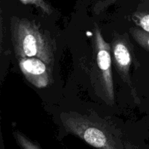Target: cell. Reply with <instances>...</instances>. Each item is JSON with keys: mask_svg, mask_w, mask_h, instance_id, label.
I'll list each match as a JSON object with an SVG mask.
<instances>
[{"mask_svg": "<svg viewBox=\"0 0 149 149\" xmlns=\"http://www.w3.org/2000/svg\"><path fill=\"white\" fill-rule=\"evenodd\" d=\"M11 39L17 58H38L53 67L54 41L36 22L13 17L10 22Z\"/></svg>", "mask_w": 149, "mask_h": 149, "instance_id": "6da1fadb", "label": "cell"}, {"mask_svg": "<svg viewBox=\"0 0 149 149\" xmlns=\"http://www.w3.org/2000/svg\"><path fill=\"white\" fill-rule=\"evenodd\" d=\"M61 121L65 131L97 149H127L122 134L108 124L77 112H62Z\"/></svg>", "mask_w": 149, "mask_h": 149, "instance_id": "7a4b0ae2", "label": "cell"}, {"mask_svg": "<svg viewBox=\"0 0 149 149\" xmlns=\"http://www.w3.org/2000/svg\"><path fill=\"white\" fill-rule=\"evenodd\" d=\"M94 53L97 66L99 86L109 103L114 102L113 75L111 69V46L104 39L97 25L94 28Z\"/></svg>", "mask_w": 149, "mask_h": 149, "instance_id": "3957f363", "label": "cell"}, {"mask_svg": "<svg viewBox=\"0 0 149 149\" xmlns=\"http://www.w3.org/2000/svg\"><path fill=\"white\" fill-rule=\"evenodd\" d=\"M19 67L26 80L38 89L48 87L53 82V67L39 58H20Z\"/></svg>", "mask_w": 149, "mask_h": 149, "instance_id": "277c9868", "label": "cell"}, {"mask_svg": "<svg viewBox=\"0 0 149 149\" xmlns=\"http://www.w3.org/2000/svg\"><path fill=\"white\" fill-rule=\"evenodd\" d=\"M126 34H116L111 43L114 64L119 75L124 82L132 87L130 77V70L133 61L132 47Z\"/></svg>", "mask_w": 149, "mask_h": 149, "instance_id": "5b68a950", "label": "cell"}, {"mask_svg": "<svg viewBox=\"0 0 149 149\" xmlns=\"http://www.w3.org/2000/svg\"><path fill=\"white\" fill-rule=\"evenodd\" d=\"M130 33L135 41L142 48L149 52V33L141 28L133 27L130 29Z\"/></svg>", "mask_w": 149, "mask_h": 149, "instance_id": "8992f818", "label": "cell"}, {"mask_svg": "<svg viewBox=\"0 0 149 149\" xmlns=\"http://www.w3.org/2000/svg\"><path fill=\"white\" fill-rule=\"evenodd\" d=\"M132 20L137 26L149 33V11H137L132 15Z\"/></svg>", "mask_w": 149, "mask_h": 149, "instance_id": "52a82bcc", "label": "cell"}, {"mask_svg": "<svg viewBox=\"0 0 149 149\" xmlns=\"http://www.w3.org/2000/svg\"><path fill=\"white\" fill-rule=\"evenodd\" d=\"M15 139L21 149H41L37 145L19 131L13 132Z\"/></svg>", "mask_w": 149, "mask_h": 149, "instance_id": "ba28073f", "label": "cell"}, {"mask_svg": "<svg viewBox=\"0 0 149 149\" xmlns=\"http://www.w3.org/2000/svg\"><path fill=\"white\" fill-rule=\"evenodd\" d=\"M20 1L25 4L34 5L35 7L39 8L43 13L48 15H49L53 13L52 7L47 2H46L45 0H20Z\"/></svg>", "mask_w": 149, "mask_h": 149, "instance_id": "9c48e42d", "label": "cell"}, {"mask_svg": "<svg viewBox=\"0 0 149 149\" xmlns=\"http://www.w3.org/2000/svg\"><path fill=\"white\" fill-rule=\"evenodd\" d=\"M117 1L118 0H100L95 4L93 8V11L96 14H99Z\"/></svg>", "mask_w": 149, "mask_h": 149, "instance_id": "30bf717a", "label": "cell"}, {"mask_svg": "<svg viewBox=\"0 0 149 149\" xmlns=\"http://www.w3.org/2000/svg\"><path fill=\"white\" fill-rule=\"evenodd\" d=\"M1 149H4V147H3V146H2V147H1Z\"/></svg>", "mask_w": 149, "mask_h": 149, "instance_id": "8fae6325", "label": "cell"}]
</instances>
